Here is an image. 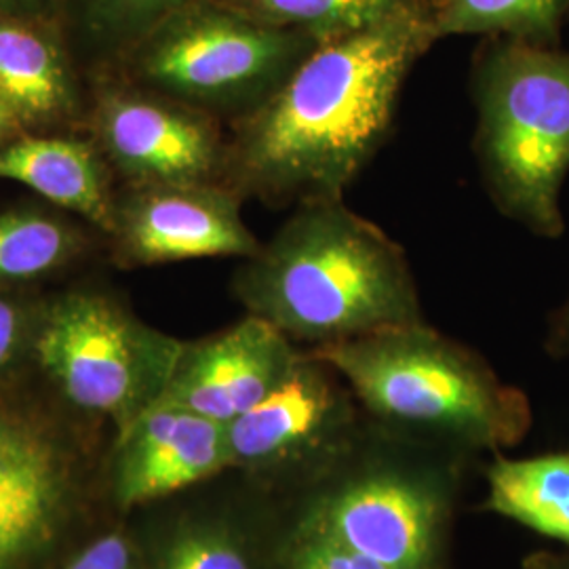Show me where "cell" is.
Returning <instances> with one entry per match:
<instances>
[{
	"label": "cell",
	"instance_id": "obj_4",
	"mask_svg": "<svg viewBox=\"0 0 569 569\" xmlns=\"http://www.w3.org/2000/svg\"><path fill=\"white\" fill-rule=\"evenodd\" d=\"M112 437L32 376L0 387V569H58L117 519L106 489Z\"/></svg>",
	"mask_w": 569,
	"mask_h": 569
},
{
	"label": "cell",
	"instance_id": "obj_19",
	"mask_svg": "<svg viewBox=\"0 0 569 569\" xmlns=\"http://www.w3.org/2000/svg\"><path fill=\"white\" fill-rule=\"evenodd\" d=\"M244 13L283 30H298L319 42L373 28L385 21L432 7V0H220Z\"/></svg>",
	"mask_w": 569,
	"mask_h": 569
},
{
	"label": "cell",
	"instance_id": "obj_9",
	"mask_svg": "<svg viewBox=\"0 0 569 569\" xmlns=\"http://www.w3.org/2000/svg\"><path fill=\"white\" fill-rule=\"evenodd\" d=\"M361 418L340 373L305 348L281 387L226 425L232 470L296 498L333 467Z\"/></svg>",
	"mask_w": 569,
	"mask_h": 569
},
{
	"label": "cell",
	"instance_id": "obj_14",
	"mask_svg": "<svg viewBox=\"0 0 569 569\" xmlns=\"http://www.w3.org/2000/svg\"><path fill=\"white\" fill-rule=\"evenodd\" d=\"M305 355L277 327L244 315L201 340L183 342L163 403L228 425L281 387Z\"/></svg>",
	"mask_w": 569,
	"mask_h": 569
},
{
	"label": "cell",
	"instance_id": "obj_28",
	"mask_svg": "<svg viewBox=\"0 0 569 569\" xmlns=\"http://www.w3.org/2000/svg\"><path fill=\"white\" fill-rule=\"evenodd\" d=\"M23 129V122L20 121L18 112L11 108V103L4 100L0 93V146L2 143L16 140Z\"/></svg>",
	"mask_w": 569,
	"mask_h": 569
},
{
	"label": "cell",
	"instance_id": "obj_16",
	"mask_svg": "<svg viewBox=\"0 0 569 569\" xmlns=\"http://www.w3.org/2000/svg\"><path fill=\"white\" fill-rule=\"evenodd\" d=\"M0 93L23 127L60 121L74 110V79L56 26L0 13Z\"/></svg>",
	"mask_w": 569,
	"mask_h": 569
},
{
	"label": "cell",
	"instance_id": "obj_5",
	"mask_svg": "<svg viewBox=\"0 0 569 569\" xmlns=\"http://www.w3.org/2000/svg\"><path fill=\"white\" fill-rule=\"evenodd\" d=\"M333 367L371 418L475 453H505L528 439V395L435 327H395L310 350Z\"/></svg>",
	"mask_w": 569,
	"mask_h": 569
},
{
	"label": "cell",
	"instance_id": "obj_18",
	"mask_svg": "<svg viewBox=\"0 0 569 569\" xmlns=\"http://www.w3.org/2000/svg\"><path fill=\"white\" fill-rule=\"evenodd\" d=\"M569 0H432L437 41L449 37H491L557 47Z\"/></svg>",
	"mask_w": 569,
	"mask_h": 569
},
{
	"label": "cell",
	"instance_id": "obj_6",
	"mask_svg": "<svg viewBox=\"0 0 569 569\" xmlns=\"http://www.w3.org/2000/svg\"><path fill=\"white\" fill-rule=\"evenodd\" d=\"M475 152L489 199L542 239L566 232L569 56L557 47L491 39L472 68Z\"/></svg>",
	"mask_w": 569,
	"mask_h": 569
},
{
	"label": "cell",
	"instance_id": "obj_3",
	"mask_svg": "<svg viewBox=\"0 0 569 569\" xmlns=\"http://www.w3.org/2000/svg\"><path fill=\"white\" fill-rule=\"evenodd\" d=\"M479 453L363 411L333 467L296 498L298 517L390 569H456V528Z\"/></svg>",
	"mask_w": 569,
	"mask_h": 569
},
{
	"label": "cell",
	"instance_id": "obj_15",
	"mask_svg": "<svg viewBox=\"0 0 569 569\" xmlns=\"http://www.w3.org/2000/svg\"><path fill=\"white\" fill-rule=\"evenodd\" d=\"M0 180L23 183L47 201L114 232L117 204L102 161L89 143L18 136L0 146Z\"/></svg>",
	"mask_w": 569,
	"mask_h": 569
},
{
	"label": "cell",
	"instance_id": "obj_10",
	"mask_svg": "<svg viewBox=\"0 0 569 569\" xmlns=\"http://www.w3.org/2000/svg\"><path fill=\"white\" fill-rule=\"evenodd\" d=\"M143 569H283L291 507L239 470L136 510Z\"/></svg>",
	"mask_w": 569,
	"mask_h": 569
},
{
	"label": "cell",
	"instance_id": "obj_26",
	"mask_svg": "<svg viewBox=\"0 0 569 569\" xmlns=\"http://www.w3.org/2000/svg\"><path fill=\"white\" fill-rule=\"evenodd\" d=\"M545 352L555 361L569 359V289L563 302L552 310L547 323Z\"/></svg>",
	"mask_w": 569,
	"mask_h": 569
},
{
	"label": "cell",
	"instance_id": "obj_13",
	"mask_svg": "<svg viewBox=\"0 0 569 569\" xmlns=\"http://www.w3.org/2000/svg\"><path fill=\"white\" fill-rule=\"evenodd\" d=\"M96 127L108 159L136 183H224L228 142L216 117L143 93H108Z\"/></svg>",
	"mask_w": 569,
	"mask_h": 569
},
{
	"label": "cell",
	"instance_id": "obj_24",
	"mask_svg": "<svg viewBox=\"0 0 569 569\" xmlns=\"http://www.w3.org/2000/svg\"><path fill=\"white\" fill-rule=\"evenodd\" d=\"M58 569H143L142 545L133 517H117L106 523Z\"/></svg>",
	"mask_w": 569,
	"mask_h": 569
},
{
	"label": "cell",
	"instance_id": "obj_11",
	"mask_svg": "<svg viewBox=\"0 0 569 569\" xmlns=\"http://www.w3.org/2000/svg\"><path fill=\"white\" fill-rule=\"evenodd\" d=\"M241 201L222 182L136 183L117 204L122 260L154 266L199 258H241L262 243L244 224Z\"/></svg>",
	"mask_w": 569,
	"mask_h": 569
},
{
	"label": "cell",
	"instance_id": "obj_23",
	"mask_svg": "<svg viewBox=\"0 0 569 569\" xmlns=\"http://www.w3.org/2000/svg\"><path fill=\"white\" fill-rule=\"evenodd\" d=\"M291 515L283 569H390L363 552L350 549L326 529L308 523L296 515V510L291 509Z\"/></svg>",
	"mask_w": 569,
	"mask_h": 569
},
{
	"label": "cell",
	"instance_id": "obj_1",
	"mask_svg": "<svg viewBox=\"0 0 569 569\" xmlns=\"http://www.w3.org/2000/svg\"><path fill=\"white\" fill-rule=\"evenodd\" d=\"M430 9L321 42L237 121L226 186L266 203L345 199L387 142L413 66L437 42Z\"/></svg>",
	"mask_w": 569,
	"mask_h": 569
},
{
	"label": "cell",
	"instance_id": "obj_25",
	"mask_svg": "<svg viewBox=\"0 0 569 569\" xmlns=\"http://www.w3.org/2000/svg\"><path fill=\"white\" fill-rule=\"evenodd\" d=\"M68 0H0V13L18 20L58 26Z\"/></svg>",
	"mask_w": 569,
	"mask_h": 569
},
{
	"label": "cell",
	"instance_id": "obj_7",
	"mask_svg": "<svg viewBox=\"0 0 569 569\" xmlns=\"http://www.w3.org/2000/svg\"><path fill=\"white\" fill-rule=\"evenodd\" d=\"M182 346L117 298L72 289L42 300L30 376L117 437L161 401Z\"/></svg>",
	"mask_w": 569,
	"mask_h": 569
},
{
	"label": "cell",
	"instance_id": "obj_22",
	"mask_svg": "<svg viewBox=\"0 0 569 569\" xmlns=\"http://www.w3.org/2000/svg\"><path fill=\"white\" fill-rule=\"evenodd\" d=\"M42 300H32L0 287V387L30 376L32 345Z\"/></svg>",
	"mask_w": 569,
	"mask_h": 569
},
{
	"label": "cell",
	"instance_id": "obj_12",
	"mask_svg": "<svg viewBox=\"0 0 569 569\" xmlns=\"http://www.w3.org/2000/svg\"><path fill=\"white\" fill-rule=\"evenodd\" d=\"M232 470L226 425L173 403H154L112 437L108 502L117 517L161 502Z\"/></svg>",
	"mask_w": 569,
	"mask_h": 569
},
{
	"label": "cell",
	"instance_id": "obj_8",
	"mask_svg": "<svg viewBox=\"0 0 569 569\" xmlns=\"http://www.w3.org/2000/svg\"><path fill=\"white\" fill-rule=\"evenodd\" d=\"M319 44L305 32L251 20L220 0H188L124 56L150 91L239 121Z\"/></svg>",
	"mask_w": 569,
	"mask_h": 569
},
{
	"label": "cell",
	"instance_id": "obj_20",
	"mask_svg": "<svg viewBox=\"0 0 569 569\" xmlns=\"http://www.w3.org/2000/svg\"><path fill=\"white\" fill-rule=\"evenodd\" d=\"M77 251V232L53 216L32 209L0 216V287L51 274Z\"/></svg>",
	"mask_w": 569,
	"mask_h": 569
},
{
	"label": "cell",
	"instance_id": "obj_27",
	"mask_svg": "<svg viewBox=\"0 0 569 569\" xmlns=\"http://www.w3.org/2000/svg\"><path fill=\"white\" fill-rule=\"evenodd\" d=\"M521 569H569V549L533 550L521 559Z\"/></svg>",
	"mask_w": 569,
	"mask_h": 569
},
{
	"label": "cell",
	"instance_id": "obj_2",
	"mask_svg": "<svg viewBox=\"0 0 569 569\" xmlns=\"http://www.w3.org/2000/svg\"><path fill=\"white\" fill-rule=\"evenodd\" d=\"M232 293L306 350L427 321L403 247L345 199L296 204L237 268Z\"/></svg>",
	"mask_w": 569,
	"mask_h": 569
},
{
	"label": "cell",
	"instance_id": "obj_21",
	"mask_svg": "<svg viewBox=\"0 0 569 569\" xmlns=\"http://www.w3.org/2000/svg\"><path fill=\"white\" fill-rule=\"evenodd\" d=\"M183 2L188 0H70L82 37L122 56Z\"/></svg>",
	"mask_w": 569,
	"mask_h": 569
},
{
	"label": "cell",
	"instance_id": "obj_17",
	"mask_svg": "<svg viewBox=\"0 0 569 569\" xmlns=\"http://www.w3.org/2000/svg\"><path fill=\"white\" fill-rule=\"evenodd\" d=\"M479 512L498 515L569 549V451L529 458L493 453Z\"/></svg>",
	"mask_w": 569,
	"mask_h": 569
}]
</instances>
